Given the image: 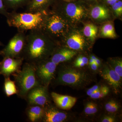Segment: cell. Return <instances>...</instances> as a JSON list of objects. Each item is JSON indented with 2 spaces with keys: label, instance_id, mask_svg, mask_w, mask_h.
Listing matches in <instances>:
<instances>
[{
  "label": "cell",
  "instance_id": "cell-1",
  "mask_svg": "<svg viewBox=\"0 0 122 122\" xmlns=\"http://www.w3.org/2000/svg\"><path fill=\"white\" fill-rule=\"evenodd\" d=\"M59 45L41 30H30L26 35L22 57L27 62L35 64L49 58Z\"/></svg>",
  "mask_w": 122,
  "mask_h": 122
},
{
  "label": "cell",
  "instance_id": "cell-2",
  "mask_svg": "<svg viewBox=\"0 0 122 122\" xmlns=\"http://www.w3.org/2000/svg\"><path fill=\"white\" fill-rule=\"evenodd\" d=\"M41 30L60 45L71 33V25L60 14L47 11Z\"/></svg>",
  "mask_w": 122,
  "mask_h": 122
},
{
  "label": "cell",
  "instance_id": "cell-3",
  "mask_svg": "<svg viewBox=\"0 0 122 122\" xmlns=\"http://www.w3.org/2000/svg\"><path fill=\"white\" fill-rule=\"evenodd\" d=\"M74 66H63L58 72L56 82L59 85L81 89L93 81L94 77L86 71Z\"/></svg>",
  "mask_w": 122,
  "mask_h": 122
},
{
  "label": "cell",
  "instance_id": "cell-4",
  "mask_svg": "<svg viewBox=\"0 0 122 122\" xmlns=\"http://www.w3.org/2000/svg\"><path fill=\"white\" fill-rule=\"evenodd\" d=\"M47 13V10L35 13H9L7 22L9 26L16 28L18 31L41 30Z\"/></svg>",
  "mask_w": 122,
  "mask_h": 122
},
{
  "label": "cell",
  "instance_id": "cell-5",
  "mask_svg": "<svg viewBox=\"0 0 122 122\" xmlns=\"http://www.w3.org/2000/svg\"><path fill=\"white\" fill-rule=\"evenodd\" d=\"M17 87V95L22 98L33 88L42 85L36 73L34 64L27 62L24 63L22 69L13 75Z\"/></svg>",
  "mask_w": 122,
  "mask_h": 122
},
{
  "label": "cell",
  "instance_id": "cell-6",
  "mask_svg": "<svg viewBox=\"0 0 122 122\" xmlns=\"http://www.w3.org/2000/svg\"><path fill=\"white\" fill-rule=\"evenodd\" d=\"M26 41V35L25 32L18 31L10 40L5 48L0 51V55L3 57H22Z\"/></svg>",
  "mask_w": 122,
  "mask_h": 122
},
{
  "label": "cell",
  "instance_id": "cell-7",
  "mask_svg": "<svg viewBox=\"0 0 122 122\" xmlns=\"http://www.w3.org/2000/svg\"><path fill=\"white\" fill-rule=\"evenodd\" d=\"M66 18L71 24H77L86 17L87 11L83 6L75 3H69L65 7L53 10Z\"/></svg>",
  "mask_w": 122,
  "mask_h": 122
},
{
  "label": "cell",
  "instance_id": "cell-8",
  "mask_svg": "<svg viewBox=\"0 0 122 122\" xmlns=\"http://www.w3.org/2000/svg\"><path fill=\"white\" fill-rule=\"evenodd\" d=\"M36 73L42 85L48 87L54 78L57 65L48 58L34 64Z\"/></svg>",
  "mask_w": 122,
  "mask_h": 122
},
{
  "label": "cell",
  "instance_id": "cell-9",
  "mask_svg": "<svg viewBox=\"0 0 122 122\" xmlns=\"http://www.w3.org/2000/svg\"><path fill=\"white\" fill-rule=\"evenodd\" d=\"M48 87L40 85L30 91L25 98L29 104L37 105L44 107L49 105L50 97Z\"/></svg>",
  "mask_w": 122,
  "mask_h": 122
},
{
  "label": "cell",
  "instance_id": "cell-10",
  "mask_svg": "<svg viewBox=\"0 0 122 122\" xmlns=\"http://www.w3.org/2000/svg\"><path fill=\"white\" fill-rule=\"evenodd\" d=\"M24 59L23 57H5L0 62V75L5 77H10L21 69Z\"/></svg>",
  "mask_w": 122,
  "mask_h": 122
},
{
  "label": "cell",
  "instance_id": "cell-11",
  "mask_svg": "<svg viewBox=\"0 0 122 122\" xmlns=\"http://www.w3.org/2000/svg\"><path fill=\"white\" fill-rule=\"evenodd\" d=\"M100 76L113 90L116 93L119 91L122 84L120 77L109 64L105 65L99 71Z\"/></svg>",
  "mask_w": 122,
  "mask_h": 122
},
{
  "label": "cell",
  "instance_id": "cell-12",
  "mask_svg": "<svg viewBox=\"0 0 122 122\" xmlns=\"http://www.w3.org/2000/svg\"><path fill=\"white\" fill-rule=\"evenodd\" d=\"M64 42L65 45L62 46L77 52H83L89 48L85 38L81 33L77 31L70 33L62 43Z\"/></svg>",
  "mask_w": 122,
  "mask_h": 122
},
{
  "label": "cell",
  "instance_id": "cell-13",
  "mask_svg": "<svg viewBox=\"0 0 122 122\" xmlns=\"http://www.w3.org/2000/svg\"><path fill=\"white\" fill-rule=\"evenodd\" d=\"M77 52L64 46L59 45L56 48L50 57L51 60L58 65L70 60L77 55Z\"/></svg>",
  "mask_w": 122,
  "mask_h": 122
},
{
  "label": "cell",
  "instance_id": "cell-14",
  "mask_svg": "<svg viewBox=\"0 0 122 122\" xmlns=\"http://www.w3.org/2000/svg\"><path fill=\"white\" fill-rule=\"evenodd\" d=\"M69 118V115L66 112L48 105L45 107L42 120L45 122H62L68 120Z\"/></svg>",
  "mask_w": 122,
  "mask_h": 122
},
{
  "label": "cell",
  "instance_id": "cell-15",
  "mask_svg": "<svg viewBox=\"0 0 122 122\" xmlns=\"http://www.w3.org/2000/svg\"><path fill=\"white\" fill-rule=\"evenodd\" d=\"M51 96L56 106L61 110H70L74 106L77 101V98L75 97L54 92L51 93Z\"/></svg>",
  "mask_w": 122,
  "mask_h": 122
},
{
  "label": "cell",
  "instance_id": "cell-16",
  "mask_svg": "<svg viewBox=\"0 0 122 122\" xmlns=\"http://www.w3.org/2000/svg\"><path fill=\"white\" fill-rule=\"evenodd\" d=\"M45 107L35 105H30L26 110V114L30 122H35L42 120Z\"/></svg>",
  "mask_w": 122,
  "mask_h": 122
},
{
  "label": "cell",
  "instance_id": "cell-17",
  "mask_svg": "<svg viewBox=\"0 0 122 122\" xmlns=\"http://www.w3.org/2000/svg\"><path fill=\"white\" fill-rule=\"evenodd\" d=\"M52 0H30L26 5L27 11L29 12L46 11Z\"/></svg>",
  "mask_w": 122,
  "mask_h": 122
},
{
  "label": "cell",
  "instance_id": "cell-18",
  "mask_svg": "<svg viewBox=\"0 0 122 122\" xmlns=\"http://www.w3.org/2000/svg\"><path fill=\"white\" fill-rule=\"evenodd\" d=\"M90 15L93 20L99 21L106 20L110 17L109 10L101 5L93 7L90 12Z\"/></svg>",
  "mask_w": 122,
  "mask_h": 122
},
{
  "label": "cell",
  "instance_id": "cell-19",
  "mask_svg": "<svg viewBox=\"0 0 122 122\" xmlns=\"http://www.w3.org/2000/svg\"><path fill=\"white\" fill-rule=\"evenodd\" d=\"M4 84V91L7 97H10L18 93L17 87L15 81L10 79V77H5Z\"/></svg>",
  "mask_w": 122,
  "mask_h": 122
},
{
  "label": "cell",
  "instance_id": "cell-20",
  "mask_svg": "<svg viewBox=\"0 0 122 122\" xmlns=\"http://www.w3.org/2000/svg\"><path fill=\"white\" fill-rule=\"evenodd\" d=\"M83 32L84 36L91 41L94 42L97 37L98 28L93 24L88 23L84 26Z\"/></svg>",
  "mask_w": 122,
  "mask_h": 122
},
{
  "label": "cell",
  "instance_id": "cell-21",
  "mask_svg": "<svg viewBox=\"0 0 122 122\" xmlns=\"http://www.w3.org/2000/svg\"><path fill=\"white\" fill-rule=\"evenodd\" d=\"M100 34L103 37L114 38L116 37L114 25L110 22L103 25L100 29Z\"/></svg>",
  "mask_w": 122,
  "mask_h": 122
},
{
  "label": "cell",
  "instance_id": "cell-22",
  "mask_svg": "<svg viewBox=\"0 0 122 122\" xmlns=\"http://www.w3.org/2000/svg\"><path fill=\"white\" fill-rule=\"evenodd\" d=\"M6 8L15 9L27 5L30 0H3Z\"/></svg>",
  "mask_w": 122,
  "mask_h": 122
},
{
  "label": "cell",
  "instance_id": "cell-23",
  "mask_svg": "<svg viewBox=\"0 0 122 122\" xmlns=\"http://www.w3.org/2000/svg\"><path fill=\"white\" fill-rule=\"evenodd\" d=\"M108 64L121 77H122V61L118 58H110Z\"/></svg>",
  "mask_w": 122,
  "mask_h": 122
},
{
  "label": "cell",
  "instance_id": "cell-24",
  "mask_svg": "<svg viewBox=\"0 0 122 122\" xmlns=\"http://www.w3.org/2000/svg\"><path fill=\"white\" fill-rule=\"evenodd\" d=\"M110 92L109 87L106 86H103L95 93L90 96L93 99H98L104 97L109 94Z\"/></svg>",
  "mask_w": 122,
  "mask_h": 122
},
{
  "label": "cell",
  "instance_id": "cell-25",
  "mask_svg": "<svg viewBox=\"0 0 122 122\" xmlns=\"http://www.w3.org/2000/svg\"><path fill=\"white\" fill-rule=\"evenodd\" d=\"M105 108L107 112L113 113H116L118 111L119 105L117 102L113 99H111L106 103Z\"/></svg>",
  "mask_w": 122,
  "mask_h": 122
},
{
  "label": "cell",
  "instance_id": "cell-26",
  "mask_svg": "<svg viewBox=\"0 0 122 122\" xmlns=\"http://www.w3.org/2000/svg\"><path fill=\"white\" fill-rule=\"evenodd\" d=\"M97 111V106L96 104L92 102L87 103L84 109L85 113L87 115L94 114Z\"/></svg>",
  "mask_w": 122,
  "mask_h": 122
},
{
  "label": "cell",
  "instance_id": "cell-27",
  "mask_svg": "<svg viewBox=\"0 0 122 122\" xmlns=\"http://www.w3.org/2000/svg\"><path fill=\"white\" fill-rule=\"evenodd\" d=\"M114 13L117 17H120L122 14V2L119 0L112 5Z\"/></svg>",
  "mask_w": 122,
  "mask_h": 122
},
{
  "label": "cell",
  "instance_id": "cell-28",
  "mask_svg": "<svg viewBox=\"0 0 122 122\" xmlns=\"http://www.w3.org/2000/svg\"><path fill=\"white\" fill-rule=\"evenodd\" d=\"M81 62L85 63L87 65L89 64V58L86 56L82 55H79L75 59L73 65Z\"/></svg>",
  "mask_w": 122,
  "mask_h": 122
},
{
  "label": "cell",
  "instance_id": "cell-29",
  "mask_svg": "<svg viewBox=\"0 0 122 122\" xmlns=\"http://www.w3.org/2000/svg\"><path fill=\"white\" fill-rule=\"evenodd\" d=\"M102 86V85L98 84V85H96L93 86L92 87L87 90L86 92V94L89 96H91L96 91H97Z\"/></svg>",
  "mask_w": 122,
  "mask_h": 122
},
{
  "label": "cell",
  "instance_id": "cell-30",
  "mask_svg": "<svg viewBox=\"0 0 122 122\" xmlns=\"http://www.w3.org/2000/svg\"><path fill=\"white\" fill-rule=\"evenodd\" d=\"M9 13L7 11L3 0H0V14L4 15L7 17Z\"/></svg>",
  "mask_w": 122,
  "mask_h": 122
},
{
  "label": "cell",
  "instance_id": "cell-31",
  "mask_svg": "<svg viewBox=\"0 0 122 122\" xmlns=\"http://www.w3.org/2000/svg\"><path fill=\"white\" fill-rule=\"evenodd\" d=\"M102 122H116L115 118L111 116H106L101 120Z\"/></svg>",
  "mask_w": 122,
  "mask_h": 122
},
{
  "label": "cell",
  "instance_id": "cell-32",
  "mask_svg": "<svg viewBox=\"0 0 122 122\" xmlns=\"http://www.w3.org/2000/svg\"><path fill=\"white\" fill-rule=\"evenodd\" d=\"M89 65L91 69L93 71H97L98 70V68H99L98 66L97 65L96 63L95 62L92 63V64Z\"/></svg>",
  "mask_w": 122,
  "mask_h": 122
},
{
  "label": "cell",
  "instance_id": "cell-33",
  "mask_svg": "<svg viewBox=\"0 0 122 122\" xmlns=\"http://www.w3.org/2000/svg\"><path fill=\"white\" fill-rule=\"evenodd\" d=\"M95 62L96 63V65L98 66V67H100V66L102 65V62L100 61V59L96 57V59H95Z\"/></svg>",
  "mask_w": 122,
  "mask_h": 122
},
{
  "label": "cell",
  "instance_id": "cell-34",
  "mask_svg": "<svg viewBox=\"0 0 122 122\" xmlns=\"http://www.w3.org/2000/svg\"><path fill=\"white\" fill-rule=\"evenodd\" d=\"M106 0L108 4L111 6L114 4L115 2H117L115 0Z\"/></svg>",
  "mask_w": 122,
  "mask_h": 122
},
{
  "label": "cell",
  "instance_id": "cell-35",
  "mask_svg": "<svg viewBox=\"0 0 122 122\" xmlns=\"http://www.w3.org/2000/svg\"><path fill=\"white\" fill-rule=\"evenodd\" d=\"M95 62L94 61V60H93L92 58H91L90 57L89 59V65H90V64H92L93 63Z\"/></svg>",
  "mask_w": 122,
  "mask_h": 122
},
{
  "label": "cell",
  "instance_id": "cell-36",
  "mask_svg": "<svg viewBox=\"0 0 122 122\" xmlns=\"http://www.w3.org/2000/svg\"><path fill=\"white\" fill-rule=\"evenodd\" d=\"M4 45H3V44L0 41V46H3Z\"/></svg>",
  "mask_w": 122,
  "mask_h": 122
},
{
  "label": "cell",
  "instance_id": "cell-37",
  "mask_svg": "<svg viewBox=\"0 0 122 122\" xmlns=\"http://www.w3.org/2000/svg\"><path fill=\"white\" fill-rule=\"evenodd\" d=\"M116 2H117L119 0H115Z\"/></svg>",
  "mask_w": 122,
  "mask_h": 122
},
{
  "label": "cell",
  "instance_id": "cell-38",
  "mask_svg": "<svg viewBox=\"0 0 122 122\" xmlns=\"http://www.w3.org/2000/svg\"><path fill=\"white\" fill-rule=\"evenodd\" d=\"M66 0V1H70V0Z\"/></svg>",
  "mask_w": 122,
  "mask_h": 122
},
{
  "label": "cell",
  "instance_id": "cell-39",
  "mask_svg": "<svg viewBox=\"0 0 122 122\" xmlns=\"http://www.w3.org/2000/svg\"></svg>",
  "mask_w": 122,
  "mask_h": 122
}]
</instances>
